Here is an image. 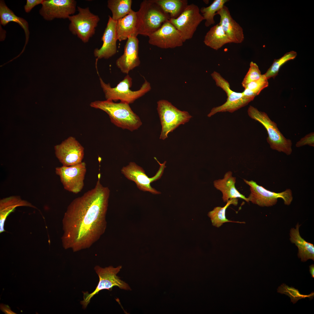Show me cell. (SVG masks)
I'll use <instances>...</instances> for the list:
<instances>
[{"label":"cell","mask_w":314,"mask_h":314,"mask_svg":"<svg viewBox=\"0 0 314 314\" xmlns=\"http://www.w3.org/2000/svg\"><path fill=\"white\" fill-rule=\"evenodd\" d=\"M211 76L217 86L226 92L227 98L224 104L213 108L208 115V117H210L218 113H233L247 105L253 100L244 96L242 92H235L231 90L229 82L218 72L214 71L211 74Z\"/></svg>","instance_id":"cell-9"},{"label":"cell","mask_w":314,"mask_h":314,"mask_svg":"<svg viewBox=\"0 0 314 314\" xmlns=\"http://www.w3.org/2000/svg\"><path fill=\"white\" fill-rule=\"evenodd\" d=\"M0 19L1 24L4 26L10 22H13L18 24L23 28L26 36L25 47L28 42L30 33L28 23L25 19L15 15L3 0L0 1Z\"/></svg>","instance_id":"cell-25"},{"label":"cell","mask_w":314,"mask_h":314,"mask_svg":"<svg viewBox=\"0 0 314 314\" xmlns=\"http://www.w3.org/2000/svg\"><path fill=\"white\" fill-rule=\"evenodd\" d=\"M139 42L137 37H129L124 46L123 54L116 61L117 67L124 74H128L140 64L138 56Z\"/></svg>","instance_id":"cell-17"},{"label":"cell","mask_w":314,"mask_h":314,"mask_svg":"<svg viewBox=\"0 0 314 314\" xmlns=\"http://www.w3.org/2000/svg\"><path fill=\"white\" fill-rule=\"evenodd\" d=\"M122 268L121 266L116 268L110 266L104 268L99 266H96L94 269L99 277V281L95 290L92 293L83 292V300L81 301V304L83 309H85L90 303L93 296L97 294L101 290H108L111 291L114 286H117L125 290H131L129 285L120 279L117 274Z\"/></svg>","instance_id":"cell-7"},{"label":"cell","mask_w":314,"mask_h":314,"mask_svg":"<svg viewBox=\"0 0 314 314\" xmlns=\"http://www.w3.org/2000/svg\"><path fill=\"white\" fill-rule=\"evenodd\" d=\"M309 272L311 274V277L314 278V265L312 264L309 266Z\"/></svg>","instance_id":"cell-36"},{"label":"cell","mask_w":314,"mask_h":314,"mask_svg":"<svg viewBox=\"0 0 314 314\" xmlns=\"http://www.w3.org/2000/svg\"><path fill=\"white\" fill-rule=\"evenodd\" d=\"M148 37L149 44L162 49L181 47L184 42L180 33L169 20Z\"/></svg>","instance_id":"cell-14"},{"label":"cell","mask_w":314,"mask_h":314,"mask_svg":"<svg viewBox=\"0 0 314 314\" xmlns=\"http://www.w3.org/2000/svg\"><path fill=\"white\" fill-rule=\"evenodd\" d=\"M220 16L219 24L231 43H241L244 40L243 29L232 18L229 8L224 5L216 13Z\"/></svg>","instance_id":"cell-19"},{"label":"cell","mask_w":314,"mask_h":314,"mask_svg":"<svg viewBox=\"0 0 314 314\" xmlns=\"http://www.w3.org/2000/svg\"><path fill=\"white\" fill-rule=\"evenodd\" d=\"M243 180L250 187V193L248 197L249 201L254 204L261 207L270 206L276 204L278 199L281 198L285 205H289L292 200V192L289 189L276 193L266 189L253 180Z\"/></svg>","instance_id":"cell-10"},{"label":"cell","mask_w":314,"mask_h":314,"mask_svg":"<svg viewBox=\"0 0 314 314\" xmlns=\"http://www.w3.org/2000/svg\"><path fill=\"white\" fill-rule=\"evenodd\" d=\"M154 158L160 165L159 169L155 175L149 178L146 174L143 169L135 163L131 162L121 170V173L128 179L135 183L138 188L140 190L147 191L154 194H158L160 192L152 188L150 184L160 178L165 168L166 161L160 163L156 158Z\"/></svg>","instance_id":"cell-12"},{"label":"cell","mask_w":314,"mask_h":314,"mask_svg":"<svg viewBox=\"0 0 314 314\" xmlns=\"http://www.w3.org/2000/svg\"><path fill=\"white\" fill-rule=\"evenodd\" d=\"M157 103V109L162 126L160 139H165L170 133L181 124L188 122L192 117L188 112L179 110L167 100H160Z\"/></svg>","instance_id":"cell-6"},{"label":"cell","mask_w":314,"mask_h":314,"mask_svg":"<svg viewBox=\"0 0 314 314\" xmlns=\"http://www.w3.org/2000/svg\"><path fill=\"white\" fill-rule=\"evenodd\" d=\"M117 21L109 16L106 26L101 38L102 45L100 48H96L94 51V56L97 59L109 58L117 52V39L116 30Z\"/></svg>","instance_id":"cell-18"},{"label":"cell","mask_w":314,"mask_h":314,"mask_svg":"<svg viewBox=\"0 0 314 314\" xmlns=\"http://www.w3.org/2000/svg\"><path fill=\"white\" fill-rule=\"evenodd\" d=\"M170 19L177 18L188 5L186 0H154Z\"/></svg>","instance_id":"cell-26"},{"label":"cell","mask_w":314,"mask_h":314,"mask_svg":"<svg viewBox=\"0 0 314 314\" xmlns=\"http://www.w3.org/2000/svg\"><path fill=\"white\" fill-rule=\"evenodd\" d=\"M0 205L1 232L4 231V224L6 218L10 213L13 211L16 207L22 206L35 207L27 201L22 200L18 196H10L1 199Z\"/></svg>","instance_id":"cell-24"},{"label":"cell","mask_w":314,"mask_h":314,"mask_svg":"<svg viewBox=\"0 0 314 314\" xmlns=\"http://www.w3.org/2000/svg\"><path fill=\"white\" fill-rule=\"evenodd\" d=\"M86 172V164L82 162L71 166L56 167V174L58 175L64 189L77 194L83 188L84 181Z\"/></svg>","instance_id":"cell-13"},{"label":"cell","mask_w":314,"mask_h":314,"mask_svg":"<svg viewBox=\"0 0 314 314\" xmlns=\"http://www.w3.org/2000/svg\"><path fill=\"white\" fill-rule=\"evenodd\" d=\"M131 0H109L107 6L111 11L113 19L117 21L128 15L132 10Z\"/></svg>","instance_id":"cell-28"},{"label":"cell","mask_w":314,"mask_h":314,"mask_svg":"<svg viewBox=\"0 0 314 314\" xmlns=\"http://www.w3.org/2000/svg\"><path fill=\"white\" fill-rule=\"evenodd\" d=\"M204 20L197 6L188 5L177 18L170 19V22L180 33L184 42L191 39L201 23Z\"/></svg>","instance_id":"cell-11"},{"label":"cell","mask_w":314,"mask_h":314,"mask_svg":"<svg viewBox=\"0 0 314 314\" xmlns=\"http://www.w3.org/2000/svg\"><path fill=\"white\" fill-rule=\"evenodd\" d=\"M300 225L297 223L295 228H292L290 231V240L294 243L298 249V256L303 262L308 259L314 260V246L307 242L301 236L299 230Z\"/></svg>","instance_id":"cell-22"},{"label":"cell","mask_w":314,"mask_h":314,"mask_svg":"<svg viewBox=\"0 0 314 314\" xmlns=\"http://www.w3.org/2000/svg\"><path fill=\"white\" fill-rule=\"evenodd\" d=\"M277 290L278 292L288 296L290 298L291 302L293 304L296 303L298 300L302 298H309L312 299L314 295L313 292L308 295L301 294L298 289L292 287H289L284 283H282L278 287Z\"/></svg>","instance_id":"cell-31"},{"label":"cell","mask_w":314,"mask_h":314,"mask_svg":"<svg viewBox=\"0 0 314 314\" xmlns=\"http://www.w3.org/2000/svg\"><path fill=\"white\" fill-rule=\"evenodd\" d=\"M77 10V14L68 18L70 22L69 29L72 34L77 35L83 42L87 43L95 34L100 18L92 13L88 7L78 6Z\"/></svg>","instance_id":"cell-8"},{"label":"cell","mask_w":314,"mask_h":314,"mask_svg":"<svg viewBox=\"0 0 314 314\" xmlns=\"http://www.w3.org/2000/svg\"><path fill=\"white\" fill-rule=\"evenodd\" d=\"M297 55L296 52L291 51L286 53L281 58L275 59L264 74L267 78L268 79L271 78H274L277 75L281 67L287 61L294 59Z\"/></svg>","instance_id":"cell-30"},{"label":"cell","mask_w":314,"mask_h":314,"mask_svg":"<svg viewBox=\"0 0 314 314\" xmlns=\"http://www.w3.org/2000/svg\"><path fill=\"white\" fill-rule=\"evenodd\" d=\"M43 0H27L26 4L24 6V9L27 13L29 12L35 6L42 4Z\"/></svg>","instance_id":"cell-35"},{"label":"cell","mask_w":314,"mask_h":314,"mask_svg":"<svg viewBox=\"0 0 314 314\" xmlns=\"http://www.w3.org/2000/svg\"><path fill=\"white\" fill-rule=\"evenodd\" d=\"M238 199H229L226 202V204L223 207L217 206L215 207L213 209L209 212L208 214L210 218L213 226L219 228L226 222H232L239 223H245L244 222H236L227 219L226 216V209L231 204L236 206L238 204Z\"/></svg>","instance_id":"cell-27"},{"label":"cell","mask_w":314,"mask_h":314,"mask_svg":"<svg viewBox=\"0 0 314 314\" xmlns=\"http://www.w3.org/2000/svg\"><path fill=\"white\" fill-rule=\"evenodd\" d=\"M138 35L148 36L170 19L154 0H144L136 12Z\"/></svg>","instance_id":"cell-3"},{"label":"cell","mask_w":314,"mask_h":314,"mask_svg":"<svg viewBox=\"0 0 314 314\" xmlns=\"http://www.w3.org/2000/svg\"><path fill=\"white\" fill-rule=\"evenodd\" d=\"M99 80L106 100L113 101L120 100L129 104H132L151 89L150 83L145 80L139 90H131L130 88L132 85V79L128 74L114 88L111 87L109 83H106L100 77Z\"/></svg>","instance_id":"cell-4"},{"label":"cell","mask_w":314,"mask_h":314,"mask_svg":"<svg viewBox=\"0 0 314 314\" xmlns=\"http://www.w3.org/2000/svg\"><path fill=\"white\" fill-rule=\"evenodd\" d=\"M204 42L206 46L216 50L231 43L219 24L210 28L205 36Z\"/></svg>","instance_id":"cell-23"},{"label":"cell","mask_w":314,"mask_h":314,"mask_svg":"<svg viewBox=\"0 0 314 314\" xmlns=\"http://www.w3.org/2000/svg\"><path fill=\"white\" fill-rule=\"evenodd\" d=\"M70 204L63 220L64 247L74 252L90 248L104 233L110 190L100 181Z\"/></svg>","instance_id":"cell-1"},{"label":"cell","mask_w":314,"mask_h":314,"mask_svg":"<svg viewBox=\"0 0 314 314\" xmlns=\"http://www.w3.org/2000/svg\"><path fill=\"white\" fill-rule=\"evenodd\" d=\"M268 80L264 74H262L259 79L250 83L244 88L251 91L256 96L268 86Z\"/></svg>","instance_id":"cell-32"},{"label":"cell","mask_w":314,"mask_h":314,"mask_svg":"<svg viewBox=\"0 0 314 314\" xmlns=\"http://www.w3.org/2000/svg\"><path fill=\"white\" fill-rule=\"evenodd\" d=\"M314 133L311 132L302 138L296 144L297 147H300L306 145L314 146Z\"/></svg>","instance_id":"cell-34"},{"label":"cell","mask_w":314,"mask_h":314,"mask_svg":"<svg viewBox=\"0 0 314 314\" xmlns=\"http://www.w3.org/2000/svg\"><path fill=\"white\" fill-rule=\"evenodd\" d=\"M262 75L258 65L251 62L249 69L242 83V86L244 88L250 83L259 79Z\"/></svg>","instance_id":"cell-33"},{"label":"cell","mask_w":314,"mask_h":314,"mask_svg":"<svg viewBox=\"0 0 314 314\" xmlns=\"http://www.w3.org/2000/svg\"><path fill=\"white\" fill-rule=\"evenodd\" d=\"M76 5L74 0H44L39 13L48 21L56 18H68L75 13Z\"/></svg>","instance_id":"cell-16"},{"label":"cell","mask_w":314,"mask_h":314,"mask_svg":"<svg viewBox=\"0 0 314 314\" xmlns=\"http://www.w3.org/2000/svg\"><path fill=\"white\" fill-rule=\"evenodd\" d=\"M90 106L102 110L109 115L111 122L117 126L131 131L138 129L142 123L139 117L134 113L129 104L112 101H97L91 102Z\"/></svg>","instance_id":"cell-2"},{"label":"cell","mask_w":314,"mask_h":314,"mask_svg":"<svg viewBox=\"0 0 314 314\" xmlns=\"http://www.w3.org/2000/svg\"><path fill=\"white\" fill-rule=\"evenodd\" d=\"M136 12L132 10L130 13L117 21L116 30L119 41L127 39L129 37L138 35L136 29Z\"/></svg>","instance_id":"cell-21"},{"label":"cell","mask_w":314,"mask_h":314,"mask_svg":"<svg viewBox=\"0 0 314 314\" xmlns=\"http://www.w3.org/2000/svg\"><path fill=\"white\" fill-rule=\"evenodd\" d=\"M247 113L251 119L258 121L266 129L268 135L267 140L270 148L286 155L292 153V142L286 139L280 131L276 124L270 119L267 113L260 111L251 106L248 108Z\"/></svg>","instance_id":"cell-5"},{"label":"cell","mask_w":314,"mask_h":314,"mask_svg":"<svg viewBox=\"0 0 314 314\" xmlns=\"http://www.w3.org/2000/svg\"><path fill=\"white\" fill-rule=\"evenodd\" d=\"M55 154L63 166H71L82 162L84 148L74 137L71 136L54 147Z\"/></svg>","instance_id":"cell-15"},{"label":"cell","mask_w":314,"mask_h":314,"mask_svg":"<svg viewBox=\"0 0 314 314\" xmlns=\"http://www.w3.org/2000/svg\"><path fill=\"white\" fill-rule=\"evenodd\" d=\"M228 0H214L208 6L203 7L200 9L204 20H205V25L208 27L215 23L214 17L217 12L222 8Z\"/></svg>","instance_id":"cell-29"},{"label":"cell","mask_w":314,"mask_h":314,"mask_svg":"<svg viewBox=\"0 0 314 314\" xmlns=\"http://www.w3.org/2000/svg\"><path fill=\"white\" fill-rule=\"evenodd\" d=\"M236 178L232 176L231 171L226 172L222 179L214 181L213 184L215 187L220 191L222 194V199L224 202H227L229 199L239 198L249 202L248 198L241 194L235 187Z\"/></svg>","instance_id":"cell-20"}]
</instances>
